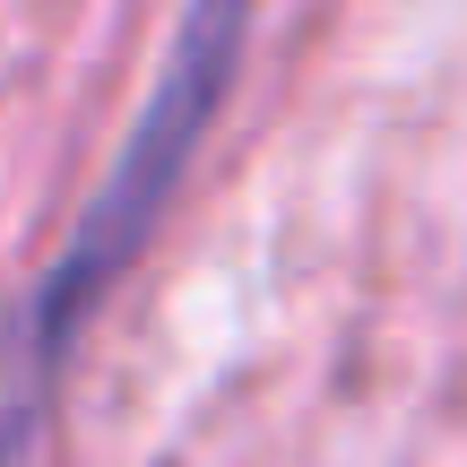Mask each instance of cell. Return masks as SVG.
Returning <instances> with one entry per match:
<instances>
[{
  "label": "cell",
  "mask_w": 467,
  "mask_h": 467,
  "mask_svg": "<svg viewBox=\"0 0 467 467\" xmlns=\"http://www.w3.org/2000/svg\"><path fill=\"white\" fill-rule=\"evenodd\" d=\"M251 35H260V0H182L173 9V35L156 52L148 96L130 104L121 148L104 156L96 191L61 225V243L44 251V268L0 303V467L35 459L87 329L130 285V268L165 234L173 200L191 191V173H200L208 139H217L234 87H243Z\"/></svg>",
  "instance_id": "obj_1"
}]
</instances>
